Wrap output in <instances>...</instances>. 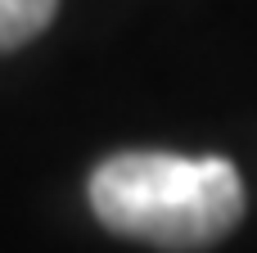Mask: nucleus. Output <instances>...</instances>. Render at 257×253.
Returning a JSON list of instances; mask_svg holds the SVG:
<instances>
[{
    "mask_svg": "<svg viewBox=\"0 0 257 253\" xmlns=\"http://www.w3.org/2000/svg\"><path fill=\"white\" fill-rule=\"evenodd\" d=\"M90 208L126 240L190 253L235 231L244 217V181L226 158L131 149L95 167Z\"/></svg>",
    "mask_w": 257,
    "mask_h": 253,
    "instance_id": "f257e3e1",
    "label": "nucleus"
},
{
    "mask_svg": "<svg viewBox=\"0 0 257 253\" xmlns=\"http://www.w3.org/2000/svg\"><path fill=\"white\" fill-rule=\"evenodd\" d=\"M59 0H0V54L27 45L54 18Z\"/></svg>",
    "mask_w": 257,
    "mask_h": 253,
    "instance_id": "f03ea898",
    "label": "nucleus"
}]
</instances>
